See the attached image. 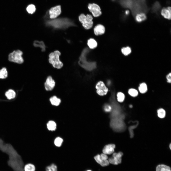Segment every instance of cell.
Listing matches in <instances>:
<instances>
[{
    "instance_id": "cell-25",
    "label": "cell",
    "mask_w": 171,
    "mask_h": 171,
    "mask_svg": "<svg viewBox=\"0 0 171 171\" xmlns=\"http://www.w3.org/2000/svg\"><path fill=\"white\" fill-rule=\"evenodd\" d=\"M121 51L124 55L126 56L128 55L131 53V50L129 47L128 46L122 48Z\"/></svg>"
},
{
    "instance_id": "cell-26",
    "label": "cell",
    "mask_w": 171,
    "mask_h": 171,
    "mask_svg": "<svg viewBox=\"0 0 171 171\" xmlns=\"http://www.w3.org/2000/svg\"><path fill=\"white\" fill-rule=\"evenodd\" d=\"M36 8L35 6L32 4H30L26 8V10L28 13L30 14H32L35 11Z\"/></svg>"
},
{
    "instance_id": "cell-30",
    "label": "cell",
    "mask_w": 171,
    "mask_h": 171,
    "mask_svg": "<svg viewBox=\"0 0 171 171\" xmlns=\"http://www.w3.org/2000/svg\"><path fill=\"white\" fill-rule=\"evenodd\" d=\"M63 141V140L59 137L55 139L54 143L57 146L59 147L61 146Z\"/></svg>"
},
{
    "instance_id": "cell-37",
    "label": "cell",
    "mask_w": 171,
    "mask_h": 171,
    "mask_svg": "<svg viewBox=\"0 0 171 171\" xmlns=\"http://www.w3.org/2000/svg\"><path fill=\"white\" fill-rule=\"evenodd\" d=\"M130 107H132V105H130Z\"/></svg>"
},
{
    "instance_id": "cell-21",
    "label": "cell",
    "mask_w": 171,
    "mask_h": 171,
    "mask_svg": "<svg viewBox=\"0 0 171 171\" xmlns=\"http://www.w3.org/2000/svg\"><path fill=\"white\" fill-rule=\"evenodd\" d=\"M47 126L49 130L54 131L56 128V124L54 121H50L47 124Z\"/></svg>"
},
{
    "instance_id": "cell-7",
    "label": "cell",
    "mask_w": 171,
    "mask_h": 171,
    "mask_svg": "<svg viewBox=\"0 0 171 171\" xmlns=\"http://www.w3.org/2000/svg\"><path fill=\"white\" fill-rule=\"evenodd\" d=\"M88 8L94 17H99L102 14L100 7L96 4L89 3L88 5Z\"/></svg>"
},
{
    "instance_id": "cell-13",
    "label": "cell",
    "mask_w": 171,
    "mask_h": 171,
    "mask_svg": "<svg viewBox=\"0 0 171 171\" xmlns=\"http://www.w3.org/2000/svg\"><path fill=\"white\" fill-rule=\"evenodd\" d=\"M115 147L114 144H110L105 145L103 149V153L106 154H111L114 152Z\"/></svg>"
},
{
    "instance_id": "cell-2",
    "label": "cell",
    "mask_w": 171,
    "mask_h": 171,
    "mask_svg": "<svg viewBox=\"0 0 171 171\" xmlns=\"http://www.w3.org/2000/svg\"><path fill=\"white\" fill-rule=\"evenodd\" d=\"M45 23L47 26L57 29H64L70 27L76 26L72 20L66 18L47 20Z\"/></svg>"
},
{
    "instance_id": "cell-16",
    "label": "cell",
    "mask_w": 171,
    "mask_h": 171,
    "mask_svg": "<svg viewBox=\"0 0 171 171\" xmlns=\"http://www.w3.org/2000/svg\"><path fill=\"white\" fill-rule=\"evenodd\" d=\"M49 101L51 104L54 106H58L61 102L60 99L54 95L51 97L49 99Z\"/></svg>"
},
{
    "instance_id": "cell-23",
    "label": "cell",
    "mask_w": 171,
    "mask_h": 171,
    "mask_svg": "<svg viewBox=\"0 0 171 171\" xmlns=\"http://www.w3.org/2000/svg\"><path fill=\"white\" fill-rule=\"evenodd\" d=\"M24 170V171H35V167L33 164L29 163L25 165Z\"/></svg>"
},
{
    "instance_id": "cell-15",
    "label": "cell",
    "mask_w": 171,
    "mask_h": 171,
    "mask_svg": "<svg viewBox=\"0 0 171 171\" xmlns=\"http://www.w3.org/2000/svg\"><path fill=\"white\" fill-rule=\"evenodd\" d=\"M162 15L165 18L168 19H171V8L168 7L167 8H163L161 10Z\"/></svg>"
},
{
    "instance_id": "cell-11",
    "label": "cell",
    "mask_w": 171,
    "mask_h": 171,
    "mask_svg": "<svg viewBox=\"0 0 171 171\" xmlns=\"http://www.w3.org/2000/svg\"><path fill=\"white\" fill-rule=\"evenodd\" d=\"M97 93L99 95L103 96L106 95L108 91V88L106 86L103 82L100 81L96 85Z\"/></svg>"
},
{
    "instance_id": "cell-39",
    "label": "cell",
    "mask_w": 171,
    "mask_h": 171,
    "mask_svg": "<svg viewBox=\"0 0 171 171\" xmlns=\"http://www.w3.org/2000/svg\"><path fill=\"white\" fill-rule=\"evenodd\" d=\"M112 0L114 1V0Z\"/></svg>"
},
{
    "instance_id": "cell-1",
    "label": "cell",
    "mask_w": 171,
    "mask_h": 171,
    "mask_svg": "<svg viewBox=\"0 0 171 171\" xmlns=\"http://www.w3.org/2000/svg\"><path fill=\"white\" fill-rule=\"evenodd\" d=\"M0 150L9 156L8 164L15 171H24L21 157L11 144L5 143L0 139Z\"/></svg>"
},
{
    "instance_id": "cell-18",
    "label": "cell",
    "mask_w": 171,
    "mask_h": 171,
    "mask_svg": "<svg viewBox=\"0 0 171 171\" xmlns=\"http://www.w3.org/2000/svg\"><path fill=\"white\" fill-rule=\"evenodd\" d=\"M135 18L137 22L140 23L144 21L146 19V16L144 13H139L137 14Z\"/></svg>"
},
{
    "instance_id": "cell-19",
    "label": "cell",
    "mask_w": 171,
    "mask_h": 171,
    "mask_svg": "<svg viewBox=\"0 0 171 171\" xmlns=\"http://www.w3.org/2000/svg\"><path fill=\"white\" fill-rule=\"evenodd\" d=\"M156 171H171L170 167L164 164L158 165L156 168Z\"/></svg>"
},
{
    "instance_id": "cell-8",
    "label": "cell",
    "mask_w": 171,
    "mask_h": 171,
    "mask_svg": "<svg viewBox=\"0 0 171 171\" xmlns=\"http://www.w3.org/2000/svg\"><path fill=\"white\" fill-rule=\"evenodd\" d=\"M94 158L96 161L102 166H106L109 165V162L107 160L108 157L106 154H98L95 156Z\"/></svg>"
},
{
    "instance_id": "cell-10",
    "label": "cell",
    "mask_w": 171,
    "mask_h": 171,
    "mask_svg": "<svg viewBox=\"0 0 171 171\" xmlns=\"http://www.w3.org/2000/svg\"><path fill=\"white\" fill-rule=\"evenodd\" d=\"M49 17L51 19L56 18L61 13V8L60 5H57L51 8L49 11Z\"/></svg>"
},
{
    "instance_id": "cell-34",
    "label": "cell",
    "mask_w": 171,
    "mask_h": 171,
    "mask_svg": "<svg viewBox=\"0 0 171 171\" xmlns=\"http://www.w3.org/2000/svg\"><path fill=\"white\" fill-rule=\"evenodd\" d=\"M160 8V5L158 2L156 3L154 5L153 7V10L155 11L157 10Z\"/></svg>"
},
{
    "instance_id": "cell-14",
    "label": "cell",
    "mask_w": 171,
    "mask_h": 171,
    "mask_svg": "<svg viewBox=\"0 0 171 171\" xmlns=\"http://www.w3.org/2000/svg\"><path fill=\"white\" fill-rule=\"evenodd\" d=\"M105 31V28L104 27L100 24L97 25L94 28V33L96 35L103 34L104 33Z\"/></svg>"
},
{
    "instance_id": "cell-24",
    "label": "cell",
    "mask_w": 171,
    "mask_h": 171,
    "mask_svg": "<svg viewBox=\"0 0 171 171\" xmlns=\"http://www.w3.org/2000/svg\"><path fill=\"white\" fill-rule=\"evenodd\" d=\"M139 92L141 93H145L147 90V86L146 84L144 83L141 84L138 87Z\"/></svg>"
},
{
    "instance_id": "cell-17",
    "label": "cell",
    "mask_w": 171,
    "mask_h": 171,
    "mask_svg": "<svg viewBox=\"0 0 171 171\" xmlns=\"http://www.w3.org/2000/svg\"><path fill=\"white\" fill-rule=\"evenodd\" d=\"M33 45L35 47L40 48L41 49L42 52H44L46 50V46L44 42L43 41H35L33 42Z\"/></svg>"
},
{
    "instance_id": "cell-38",
    "label": "cell",
    "mask_w": 171,
    "mask_h": 171,
    "mask_svg": "<svg viewBox=\"0 0 171 171\" xmlns=\"http://www.w3.org/2000/svg\"><path fill=\"white\" fill-rule=\"evenodd\" d=\"M86 171H92L91 170H87Z\"/></svg>"
},
{
    "instance_id": "cell-36",
    "label": "cell",
    "mask_w": 171,
    "mask_h": 171,
    "mask_svg": "<svg viewBox=\"0 0 171 171\" xmlns=\"http://www.w3.org/2000/svg\"><path fill=\"white\" fill-rule=\"evenodd\" d=\"M129 13V11L128 10H126L125 12V15H128Z\"/></svg>"
},
{
    "instance_id": "cell-29",
    "label": "cell",
    "mask_w": 171,
    "mask_h": 171,
    "mask_svg": "<svg viewBox=\"0 0 171 171\" xmlns=\"http://www.w3.org/2000/svg\"><path fill=\"white\" fill-rule=\"evenodd\" d=\"M158 116L161 118H164L166 114L165 111L164 109L162 108L158 109L157 111Z\"/></svg>"
},
{
    "instance_id": "cell-27",
    "label": "cell",
    "mask_w": 171,
    "mask_h": 171,
    "mask_svg": "<svg viewBox=\"0 0 171 171\" xmlns=\"http://www.w3.org/2000/svg\"><path fill=\"white\" fill-rule=\"evenodd\" d=\"M7 72L5 68H3L0 70V78H5L7 77Z\"/></svg>"
},
{
    "instance_id": "cell-28",
    "label": "cell",
    "mask_w": 171,
    "mask_h": 171,
    "mask_svg": "<svg viewBox=\"0 0 171 171\" xmlns=\"http://www.w3.org/2000/svg\"><path fill=\"white\" fill-rule=\"evenodd\" d=\"M46 171H57V166L54 164H52L47 166L46 169Z\"/></svg>"
},
{
    "instance_id": "cell-35",
    "label": "cell",
    "mask_w": 171,
    "mask_h": 171,
    "mask_svg": "<svg viewBox=\"0 0 171 171\" xmlns=\"http://www.w3.org/2000/svg\"><path fill=\"white\" fill-rule=\"evenodd\" d=\"M167 80V82L169 83H171V73H169L166 76Z\"/></svg>"
},
{
    "instance_id": "cell-12",
    "label": "cell",
    "mask_w": 171,
    "mask_h": 171,
    "mask_svg": "<svg viewBox=\"0 0 171 171\" xmlns=\"http://www.w3.org/2000/svg\"><path fill=\"white\" fill-rule=\"evenodd\" d=\"M55 82L51 76H48L44 83V86L45 90L47 91H51L54 88Z\"/></svg>"
},
{
    "instance_id": "cell-31",
    "label": "cell",
    "mask_w": 171,
    "mask_h": 171,
    "mask_svg": "<svg viewBox=\"0 0 171 171\" xmlns=\"http://www.w3.org/2000/svg\"><path fill=\"white\" fill-rule=\"evenodd\" d=\"M128 93L131 96L135 97L137 96L138 94V92L136 89L131 88L128 91Z\"/></svg>"
},
{
    "instance_id": "cell-3",
    "label": "cell",
    "mask_w": 171,
    "mask_h": 171,
    "mask_svg": "<svg viewBox=\"0 0 171 171\" xmlns=\"http://www.w3.org/2000/svg\"><path fill=\"white\" fill-rule=\"evenodd\" d=\"M89 52L88 48H85L83 50L79 57L78 63L86 70L90 71L96 67V64L95 62H89L87 60L86 56Z\"/></svg>"
},
{
    "instance_id": "cell-22",
    "label": "cell",
    "mask_w": 171,
    "mask_h": 171,
    "mask_svg": "<svg viewBox=\"0 0 171 171\" xmlns=\"http://www.w3.org/2000/svg\"><path fill=\"white\" fill-rule=\"evenodd\" d=\"M5 95L8 99H11L15 97L16 94L13 90H10L6 92Z\"/></svg>"
},
{
    "instance_id": "cell-32",
    "label": "cell",
    "mask_w": 171,
    "mask_h": 171,
    "mask_svg": "<svg viewBox=\"0 0 171 171\" xmlns=\"http://www.w3.org/2000/svg\"><path fill=\"white\" fill-rule=\"evenodd\" d=\"M117 100L119 102H123L125 98V96L123 93L121 92H118L117 95Z\"/></svg>"
},
{
    "instance_id": "cell-9",
    "label": "cell",
    "mask_w": 171,
    "mask_h": 171,
    "mask_svg": "<svg viewBox=\"0 0 171 171\" xmlns=\"http://www.w3.org/2000/svg\"><path fill=\"white\" fill-rule=\"evenodd\" d=\"M123 155V154L121 152L114 153L112 156L109 159V163L114 165H117L120 163L121 162L122 157Z\"/></svg>"
},
{
    "instance_id": "cell-5",
    "label": "cell",
    "mask_w": 171,
    "mask_h": 171,
    "mask_svg": "<svg viewBox=\"0 0 171 171\" xmlns=\"http://www.w3.org/2000/svg\"><path fill=\"white\" fill-rule=\"evenodd\" d=\"M79 19L85 29H88L92 27L93 24V18L91 15L87 14L86 16L84 14H82L79 16Z\"/></svg>"
},
{
    "instance_id": "cell-4",
    "label": "cell",
    "mask_w": 171,
    "mask_h": 171,
    "mask_svg": "<svg viewBox=\"0 0 171 171\" xmlns=\"http://www.w3.org/2000/svg\"><path fill=\"white\" fill-rule=\"evenodd\" d=\"M61 54V53L59 51L56 50L51 53L49 55V62L55 68L60 69L63 66V63L59 59V56Z\"/></svg>"
},
{
    "instance_id": "cell-6",
    "label": "cell",
    "mask_w": 171,
    "mask_h": 171,
    "mask_svg": "<svg viewBox=\"0 0 171 171\" xmlns=\"http://www.w3.org/2000/svg\"><path fill=\"white\" fill-rule=\"evenodd\" d=\"M23 52L19 50H17L13 51L9 55V60L11 62L18 64L22 63L24 60L22 55Z\"/></svg>"
},
{
    "instance_id": "cell-33",
    "label": "cell",
    "mask_w": 171,
    "mask_h": 171,
    "mask_svg": "<svg viewBox=\"0 0 171 171\" xmlns=\"http://www.w3.org/2000/svg\"><path fill=\"white\" fill-rule=\"evenodd\" d=\"M104 109L106 112H109L111 110L112 108L110 105L106 104L104 106Z\"/></svg>"
},
{
    "instance_id": "cell-20",
    "label": "cell",
    "mask_w": 171,
    "mask_h": 171,
    "mask_svg": "<svg viewBox=\"0 0 171 171\" xmlns=\"http://www.w3.org/2000/svg\"><path fill=\"white\" fill-rule=\"evenodd\" d=\"M87 45L90 49H94L97 47V43L94 39L91 38L88 40Z\"/></svg>"
}]
</instances>
